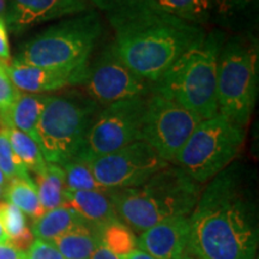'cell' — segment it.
I'll return each mask as SVG.
<instances>
[{"mask_svg":"<svg viewBox=\"0 0 259 259\" xmlns=\"http://www.w3.org/2000/svg\"><path fill=\"white\" fill-rule=\"evenodd\" d=\"M187 255L257 259L259 208L254 174L234 161L206 183L189 216Z\"/></svg>","mask_w":259,"mask_h":259,"instance_id":"obj_1","label":"cell"},{"mask_svg":"<svg viewBox=\"0 0 259 259\" xmlns=\"http://www.w3.org/2000/svg\"><path fill=\"white\" fill-rule=\"evenodd\" d=\"M114 31L112 50L130 70L154 84L206 30L149 6L147 3L107 12Z\"/></svg>","mask_w":259,"mask_h":259,"instance_id":"obj_2","label":"cell"},{"mask_svg":"<svg viewBox=\"0 0 259 259\" xmlns=\"http://www.w3.org/2000/svg\"><path fill=\"white\" fill-rule=\"evenodd\" d=\"M202 190V184L169 163L143 185L108 190L107 194L119 219L132 231L143 233L164 220L190 216Z\"/></svg>","mask_w":259,"mask_h":259,"instance_id":"obj_3","label":"cell"},{"mask_svg":"<svg viewBox=\"0 0 259 259\" xmlns=\"http://www.w3.org/2000/svg\"><path fill=\"white\" fill-rule=\"evenodd\" d=\"M226 31L212 29L181 56L151 90L179 103L202 120L218 113V65Z\"/></svg>","mask_w":259,"mask_h":259,"instance_id":"obj_4","label":"cell"},{"mask_svg":"<svg viewBox=\"0 0 259 259\" xmlns=\"http://www.w3.org/2000/svg\"><path fill=\"white\" fill-rule=\"evenodd\" d=\"M102 34L99 12L88 9L66 17L25 42L15 61L51 70L87 71Z\"/></svg>","mask_w":259,"mask_h":259,"instance_id":"obj_5","label":"cell"},{"mask_svg":"<svg viewBox=\"0 0 259 259\" xmlns=\"http://www.w3.org/2000/svg\"><path fill=\"white\" fill-rule=\"evenodd\" d=\"M259 46L252 34L226 40L218 65V113L245 128L257 103Z\"/></svg>","mask_w":259,"mask_h":259,"instance_id":"obj_6","label":"cell"},{"mask_svg":"<svg viewBox=\"0 0 259 259\" xmlns=\"http://www.w3.org/2000/svg\"><path fill=\"white\" fill-rule=\"evenodd\" d=\"M99 107L89 96H48L37 124V144L46 162L63 166L78 156Z\"/></svg>","mask_w":259,"mask_h":259,"instance_id":"obj_7","label":"cell"},{"mask_svg":"<svg viewBox=\"0 0 259 259\" xmlns=\"http://www.w3.org/2000/svg\"><path fill=\"white\" fill-rule=\"evenodd\" d=\"M245 137V128L216 113L197 125L171 164L203 185L235 161Z\"/></svg>","mask_w":259,"mask_h":259,"instance_id":"obj_8","label":"cell"},{"mask_svg":"<svg viewBox=\"0 0 259 259\" xmlns=\"http://www.w3.org/2000/svg\"><path fill=\"white\" fill-rule=\"evenodd\" d=\"M148 97L149 94L130 97L97 112L78 156L92 161L139 141Z\"/></svg>","mask_w":259,"mask_h":259,"instance_id":"obj_9","label":"cell"},{"mask_svg":"<svg viewBox=\"0 0 259 259\" xmlns=\"http://www.w3.org/2000/svg\"><path fill=\"white\" fill-rule=\"evenodd\" d=\"M202 121L198 115L161 94H149L139 141L148 143L162 160L173 163L181 148Z\"/></svg>","mask_w":259,"mask_h":259,"instance_id":"obj_10","label":"cell"},{"mask_svg":"<svg viewBox=\"0 0 259 259\" xmlns=\"http://www.w3.org/2000/svg\"><path fill=\"white\" fill-rule=\"evenodd\" d=\"M94 177L105 190L130 189L143 185L168 162L148 143L136 141L126 147L90 161Z\"/></svg>","mask_w":259,"mask_h":259,"instance_id":"obj_11","label":"cell"},{"mask_svg":"<svg viewBox=\"0 0 259 259\" xmlns=\"http://www.w3.org/2000/svg\"><path fill=\"white\" fill-rule=\"evenodd\" d=\"M83 84L88 96L99 106H108L130 97L151 93V83L130 70L115 56L112 47L103 51L93 65H89Z\"/></svg>","mask_w":259,"mask_h":259,"instance_id":"obj_12","label":"cell"},{"mask_svg":"<svg viewBox=\"0 0 259 259\" xmlns=\"http://www.w3.org/2000/svg\"><path fill=\"white\" fill-rule=\"evenodd\" d=\"M88 9L89 0H10L5 24L19 34L34 25L70 17Z\"/></svg>","mask_w":259,"mask_h":259,"instance_id":"obj_13","label":"cell"},{"mask_svg":"<svg viewBox=\"0 0 259 259\" xmlns=\"http://www.w3.org/2000/svg\"><path fill=\"white\" fill-rule=\"evenodd\" d=\"M189 234V216H178L144 231L137 238V246L155 259H183L187 255Z\"/></svg>","mask_w":259,"mask_h":259,"instance_id":"obj_14","label":"cell"},{"mask_svg":"<svg viewBox=\"0 0 259 259\" xmlns=\"http://www.w3.org/2000/svg\"><path fill=\"white\" fill-rule=\"evenodd\" d=\"M9 78L18 92L28 94L52 93L66 87L83 84L87 71L51 70L11 60L6 67Z\"/></svg>","mask_w":259,"mask_h":259,"instance_id":"obj_15","label":"cell"},{"mask_svg":"<svg viewBox=\"0 0 259 259\" xmlns=\"http://www.w3.org/2000/svg\"><path fill=\"white\" fill-rule=\"evenodd\" d=\"M65 199L66 205L97 231L109 223L121 221L107 191H66Z\"/></svg>","mask_w":259,"mask_h":259,"instance_id":"obj_16","label":"cell"},{"mask_svg":"<svg viewBox=\"0 0 259 259\" xmlns=\"http://www.w3.org/2000/svg\"><path fill=\"white\" fill-rule=\"evenodd\" d=\"M47 99L44 94L21 93L10 111L8 121L0 125H12L37 143V124Z\"/></svg>","mask_w":259,"mask_h":259,"instance_id":"obj_17","label":"cell"},{"mask_svg":"<svg viewBox=\"0 0 259 259\" xmlns=\"http://www.w3.org/2000/svg\"><path fill=\"white\" fill-rule=\"evenodd\" d=\"M85 223L72 208H70L69 205H63L48 210L41 218L34 220L31 232L35 238L51 242L58 236Z\"/></svg>","mask_w":259,"mask_h":259,"instance_id":"obj_18","label":"cell"},{"mask_svg":"<svg viewBox=\"0 0 259 259\" xmlns=\"http://www.w3.org/2000/svg\"><path fill=\"white\" fill-rule=\"evenodd\" d=\"M51 242L65 259H90L101 240L99 231L85 223L58 236Z\"/></svg>","mask_w":259,"mask_h":259,"instance_id":"obj_19","label":"cell"},{"mask_svg":"<svg viewBox=\"0 0 259 259\" xmlns=\"http://www.w3.org/2000/svg\"><path fill=\"white\" fill-rule=\"evenodd\" d=\"M38 199L45 211L66 205L65 192V173L63 167L56 163H48L42 173L36 176Z\"/></svg>","mask_w":259,"mask_h":259,"instance_id":"obj_20","label":"cell"},{"mask_svg":"<svg viewBox=\"0 0 259 259\" xmlns=\"http://www.w3.org/2000/svg\"><path fill=\"white\" fill-rule=\"evenodd\" d=\"M147 4L164 14L202 27L211 19V0H148Z\"/></svg>","mask_w":259,"mask_h":259,"instance_id":"obj_21","label":"cell"},{"mask_svg":"<svg viewBox=\"0 0 259 259\" xmlns=\"http://www.w3.org/2000/svg\"><path fill=\"white\" fill-rule=\"evenodd\" d=\"M4 196L6 202L14 204L32 220H37L46 212L38 199L36 185L32 179L10 180L5 187Z\"/></svg>","mask_w":259,"mask_h":259,"instance_id":"obj_22","label":"cell"},{"mask_svg":"<svg viewBox=\"0 0 259 259\" xmlns=\"http://www.w3.org/2000/svg\"><path fill=\"white\" fill-rule=\"evenodd\" d=\"M211 18L222 27L235 28L253 18L258 0H211Z\"/></svg>","mask_w":259,"mask_h":259,"instance_id":"obj_23","label":"cell"},{"mask_svg":"<svg viewBox=\"0 0 259 259\" xmlns=\"http://www.w3.org/2000/svg\"><path fill=\"white\" fill-rule=\"evenodd\" d=\"M6 127H8L9 139L12 150L22 161L28 171L31 170L32 173H35V176L42 173L47 166V162L45 160L36 142L12 125L6 126Z\"/></svg>","mask_w":259,"mask_h":259,"instance_id":"obj_24","label":"cell"},{"mask_svg":"<svg viewBox=\"0 0 259 259\" xmlns=\"http://www.w3.org/2000/svg\"><path fill=\"white\" fill-rule=\"evenodd\" d=\"M101 244L118 257L128 254L137 248V238L134 231L122 221L102 227L99 231Z\"/></svg>","mask_w":259,"mask_h":259,"instance_id":"obj_25","label":"cell"},{"mask_svg":"<svg viewBox=\"0 0 259 259\" xmlns=\"http://www.w3.org/2000/svg\"><path fill=\"white\" fill-rule=\"evenodd\" d=\"M61 167L65 173L66 191H107L97 183L90 161L84 157L76 156Z\"/></svg>","mask_w":259,"mask_h":259,"instance_id":"obj_26","label":"cell"},{"mask_svg":"<svg viewBox=\"0 0 259 259\" xmlns=\"http://www.w3.org/2000/svg\"><path fill=\"white\" fill-rule=\"evenodd\" d=\"M0 170L8 181L12 179H31L28 169L12 150L8 127L4 125H0Z\"/></svg>","mask_w":259,"mask_h":259,"instance_id":"obj_27","label":"cell"},{"mask_svg":"<svg viewBox=\"0 0 259 259\" xmlns=\"http://www.w3.org/2000/svg\"><path fill=\"white\" fill-rule=\"evenodd\" d=\"M0 222L9 240L17 238L27 229L25 215L9 202H0Z\"/></svg>","mask_w":259,"mask_h":259,"instance_id":"obj_28","label":"cell"},{"mask_svg":"<svg viewBox=\"0 0 259 259\" xmlns=\"http://www.w3.org/2000/svg\"><path fill=\"white\" fill-rule=\"evenodd\" d=\"M8 64L0 60V124H5L8 121L10 111L21 94L9 78L6 71Z\"/></svg>","mask_w":259,"mask_h":259,"instance_id":"obj_29","label":"cell"},{"mask_svg":"<svg viewBox=\"0 0 259 259\" xmlns=\"http://www.w3.org/2000/svg\"><path fill=\"white\" fill-rule=\"evenodd\" d=\"M25 254H27V259H65L64 255L52 242L40 240V239L32 242Z\"/></svg>","mask_w":259,"mask_h":259,"instance_id":"obj_30","label":"cell"},{"mask_svg":"<svg viewBox=\"0 0 259 259\" xmlns=\"http://www.w3.org/2000/svg\"><path fill=\"white\" fill-rule=\"evenodd\" d=\"M147 2L148 0H89V3H92L95 8L101 10L103 14L114 11V10L144 4Z\"/></svg>","mask_w":259,"mask_h":259,"instance_id":"obj_31","label":"cell"},{"mask_svg":"<svg viewBox=\"0 0 259 259\" xmlns=\"http://www.w3.org/2000/svg\"><path fill=\"white\" fill-rule=\"evenodd\" d=\"M34 238L35 236H34V234H32L31 229L27 227V229H25V231L22 233L21 235L17 236V238L9 240V244L12 245L14 247H16L19 251L25 252L29 250V247L32 245V242L35 241Z\"/></svg>","mask_w":259,"mask_h":259,"instance_id":"obj_32","label":"cell"},{"mask_svg":"<svg viewBox=\"0 0 259 259\" xmlns=\"http://www.w3.org/2000/svg\"><path fill=\"white\" fill-rule=\"evenodd\" d=\"M0 60L10 63V45L8 36V27L5 22L0 19Z\"/></svg>","mask_w":259,"mask_h":259,"instance_id":"obj_33","label":"cell"},{"mask_svg":"<svg viewBox=\"0 0 259 259\" xmlns=\"http://www.w3.org/2000/svg\"><path fill=\"white\" fill-rule=\"evenodd\" d=\"M0 259H27V254L23 251L10 245L9 242L0 244Z\"/></svg>","mask_w":259,"mask_h":259,"instance_id":"obj_34","label":"cell"},{"mask_svg":"<svg viewBox=\"0 0 259 259\" xmlns=\"http://www.w3.org/2000/svg\"><path fill=\"white\" fill-rule=\"evenodd\" d=\"M90 259H120L118 255L112 253L108 248H106L102 244L99 245V247L96 248Z\"/></svg>","mask_w":259,"mask_h":259,"instance_id":"obj_35","label":"cell"},{"mask_svg":"<svg viewBox=\"0 0 259 259\" xmlns=\"http://www.w3.org/2000/svg\"><path fill=\"white\" fill-rule=\"evenodd\" d=\"M120 259H155L154 257H151L150 254L145 253V252L141 251V250H135L132 252H130L128 254L122 255V257H119Z\"/></svg>","mask_w":259,"mask_h":259,"instance_id":"obj_36","label":"cell"},{"mask_svg":"<svg viewBox=\"0 0 259 259\" xmlns=\"http://www.w3.org/2000/svg\"><path fill=\"white\" fill-rule=\"evenodd\" d=\"M6 0H0V19L5 22V15H6Z\"/></svg>","mask_w":259,"mask_h":259,"instance_id":"obj_37","label":"cell"},{"mask_svg":"<svg viewBox=\"0 0 259 259\" xmlns=\"http://www.w3.org/2000/svg\"><path fill=\"white\" fill-rule=\"evenodd\" d=\"M5 242H9V238L6 235L4 228H3L2 222H0V244H5Z\"/></svg>","mask_w":259,"mask_h":259,"instance_id":"obj_38","label":"cell"},{"mask_svg":"<svg viewBox=\"0 0 259 259\" xmlns=\"http://www.w3.org/2000/svg\"><path fill=\"white\" fill-rule=\"evenodd\" d=\"M8 183H9L8 179H6L4 174H3V171L0 170V186H2L3 189H5L6 185H8Z\"/></svg>","mask_w":259,"mask_h":259,"instance_id":"obj_39","label":"cell"},{"mask_svg":"<svg viewBox=\"0 0 259 259\" xmlns=\"http://www.w3.org/2000/svg\"><path fill=\"white\" fill-rule=\"evenodd\" d=\"M4 191H5V189H3V187L0 186V199H2V197L4 196Z\"/></svg>","mask_w":259,"mask_h":259,"instance_id":"obj_40","label":"cell"},{"mask_svg":"<svg viewBox=\"0 0 259 259\" xmlns=\"http://www.w3.org/2000/svg\"><path fill=\"white\" fill-rule=\"evenodd\" d=\"M183 259H196V258H192V257H189V255H186V257H184Z\"/></svg>","mask_w":259,"mask_h":259,"instance_id":"obj_41","label":"cell"}]
</instances>
